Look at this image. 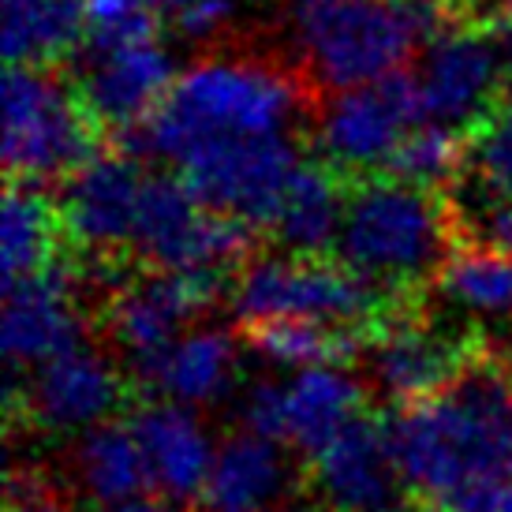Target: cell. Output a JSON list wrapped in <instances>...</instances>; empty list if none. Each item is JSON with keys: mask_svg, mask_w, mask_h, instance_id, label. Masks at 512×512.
<instances>
[{"mask_svg": "<svg viewBox=\"0 0 512 512\" xmlns=\"http://www.w3.org/2000/svg\"><path fill=\"white\" fill-rule=\"evenodd\" d=\"M322 101L326 94L296 57L232 38L187 64L154 113L109 146L139 161L165 157L176 165L195 146L217 139H303L314 135Z\"/></svg>", "mask_w": 512, "mask_h": 512, "instance_id": "1", "label": "cell"}, {"mask_svg": "<svg viewBox=\"0 0 512 512\" xmlns=\"http://www.w3.org/2000/svg\"><path fill=\"white\" fill-rule=\"evenodd\" d=\"M389 441L404 486L430 509L464 490L512 479V378L475 356L438 397L400 408Z\"/></svg>", "mask_w": 512, "mask_h": 512, "instance_id": "2", "label": "cell"}, {"mask_svg": "<svg viewBox=\"0 0 512 512\" xmlns=\"http://www.w3.org/2000/svg\"><path fill=\"white\" fill-rule=\"evenodd\" d=\"M460 243L464 236L445 191L400 184L382 172L348 187L337 258L389 296L412 303L427 285H438Z\"/></svg>", "mask_w": 512, "mask_h": 512, "instance_id": "3", "label": "cell"}, {"mask_svg": "<svg viewBox=\"0 0 512 512\" xmlns=\"http://www.w3.org/2000/svg\"><path fill=\"white\" fill-rule=\"evenodd\" d=\"M109 150V135L86 109L75 79L49 68L4 75V172L12 184L60 187Z\"/></svg>", "mask_w": 512, "mask_h": 512, "instance_id": "4", "label": "cell"}, {"mask_svg": "<svg viewBox=\"0 0 512 512\" xmlns=\"http://www.w3.org/2000/svg\"><path fill=\"white\" fill-rule=\"evenodd\" d=\"M288 23L296 30V60L322 94L404 72L423 45L404 0H318Z\"/></svg>", "mask_w": 512, "mask_h": 512, "instance_id": "5", "label": "cell"}, {"mask_svg": "<svg viewBox=\"0 0 512 512\" xmlns=\"http://www.w3.org/2000/svg\"><path fill=\"white\" fill-rule=\"evenodd\" d=\"M232 307L243 322L258 318H314L333 326H385L389 318L412 311L397 299L348 270L333 255H255L236 270Z\"/></svg>", "mask_w": 512, "mask_h": 512, "instance_id": "6", "label": "cell"}, {"mask_svg": "<svg viewBox=\"0 0 512 512\" xmlns=\"http://www.w3.org/2000/svg\"><path fill=\"white\" fill-rule=\"evenodd\" d=\"M258 228L221 210H210L195 191L169 172L146 176L135 258L146 270H243L255 258Z\"/></svg>", "mask_w": 512, "mask_h": 512, "instance_id": "7", "label": "cell"}, {"mask_svg": "<svg viewBox=\"0 0 512 512\" xmlns=\"http://www.w3.org/2000/svg\"><path fill=\"white\" fill-rule=\"evenodd\" d=\"M143 187L146 176L139 157L116 146H109L57 187L64 240L75 251L72 266L79 277H105L113 285H124L120 266L128 262V255L135 258Z\"/></svg>", "mask_w": 512, "mask_h": 512, "instance_id": "8", "label": "cell"}, {"mask_svg": "<svg viewBox=\"0 0 512 512\" xmlns=\"http://www.w3.org/2000/svg\"><path fill=\"white\" fill-rule=\"evenodd\" d=\"M427 124L415 72H393L367 86L329 94L314 120L318 157L348 180L378 176L400 139Z\"/></svg>", "mask_w": 512, "mask_h": 512, "instance_id": "9", "label": "cell"}, {"mask_svg": "<svg viewBox=\"0 0 512 512\" xmlns=\"http://www.w3.org/2000/svg\"><path fill=\"white\" fill-rule=\"evenodd\" d=\"M299 161V139L292 135L217 139L180 157L176 176L195 191L202 206L240 217L258 232H270Z\"/></svg>", "mask_w": 512, "mask_h": 512, "instance_id": "10", "label": "cell"}, {"mask_svg": "<svg viewBox=\"0 0 512 512\" xmlns=\"http://www.w3.org/2000/svg\"><path fill=\"white\" fill-rule=\"evenodd\" d=\"M221 296L225 273L217 270H143L109 292L101 322L131 363H139L176 341V329L202 318Z\"/></svg>", "mask_w": 512, "mask_h": 512, "instance_id": "11", "label": "cell"}, {"mask_svg": "<svg viewBox=\"0 0 512 512\" xmlns=\"http://www.w3.org/2000/svg\"><path fill=\"white\" fill-rule=\"evenodd\" d=\"M415 79L430 124L460 135H471L505 98L498 45L479 23H456L430 42Z\"/></svg>", "mask_w": 512, "mask_h": 512, "instance_id": "12", "label": "cell"}, {"mask_svg": "<svg viewBox=\"0 0 512 512\" xmlns=\"http://www.w3.org/2000/svg\"><path fill=\"white\" fill-rule=\"evenodd\" d=\"M124 400L128 382L120 367L90 344L38 367L27 385H19L15 370L8 374V415L15 419L19 408H27V419L45 430H90L109 423Z\"/></svg>", "mask_w": 512, "mask_h": 512, "instance_id": "13", "label": "cell"}, {"mask_svg": "<svg viewBox=\"0 0 512 512\" xmlns=\"http://www.w3.org/2000/svg\"><path fill=\"white\" fill-rule=\"evenodd\" d=\"M311 479L329 512H400L404 479L393 460L389 423L359 415L311 456Z\"/></svg>", "mask_w": 512, "mask_h": 512, "instance_id": "14", "label": "cell"}, {"mask_svg": "<svg viewBox=\"0 0 512 512\" xmlns=\"http://www.w3.org/2000/svg\"><path fill=\"white\" fill-rule=\"evenodd\" d=\"M370 378L400 408L438 397L471 367L475 344L453 341L441 329L419 322L412 311L389 318L367 348Z\"/></svg>", "mask_w": 512, "mask_h": 512, "instance_id": "15", "label": "cell"}, {"mask_svg": "<svg viewBox=\"0 0 512 512\" xmlns=\"http://www.w3.org/2000/svg\"><path fill=\"white\" fill-rule=\"evenodd\" d=\"M75 266L57 262L53 270L4 288V352L8 367H45L83 344V314Z\"/></svg>", "mask_w": 512, "mask_h": 512, "instance_id": "16", "label": "cell"}, {"mask_svg": "<svg viewBox=\"0 0 512 512\" xmlns=\"http://www.w3.org/2000/svg\"><path fill=\"white\" fill-rule=\"evenodd\" d=\"M172 83H176L172 60L161 42L128 45L113 53H86L83 72L75 75L86 109L105 128L109 143L124 131L139 128L165 101Z\"/></svg>", "mask_w": 512, "mask_h": 512, "instance_id": "17", "label": "cell"}, {"mask_svg": "<svg viewBox=\"0 0 512 512\" xmlns=\"http://www.w3.org/2000/svg\"><path fill=\"white\" fill-rule=\"evenodd\" d=\"M139 385L172 404H214L236 382V341L225 329H191L180 333L154 356L131 363Z\"/></svg>", "mask_w": 512, "mask_h": 512, "instance_id": "18", "label": "cell"}, {"mask_svg": "<svg viewBox=\"0 0 512 512\" xmlns=\"http://www.w3.org/2000/svg\"><path fill=\"white\" fill-rule=\"evenodd\" d=\"M131 427L143 441L154 490H161L169 501L202 498L217 449L195 412L172 400H154L150 408H139Z\"/></svg>", "mask_w": 512, "mask_h": 512, "instance_id": "19", "label": "cell"}, {"mask_svg": "<svg viewBox=\"0 0 512 512\" xmlns=\"http://www.w3.org/2000/svg\"><path fill=\"white\" fill-rule=\"evenodd\" d=\"M288 468L281 445L270 438H258L251 430L232 434L217 449L206 490L199 498L202 512H277L288 505Z\"/></svg>", "mask_w": 512, "mask_h": 512, "instance_id": "20", "label": "cell"}, {"mask_svg": "<svg viewBox=\"0 0 512 512\" xmlns=\"http://www.w3.org/2000/svg\"><path fill=\"white\" fill-rule=\"evenodd\" d=\"M352 180L326 165L322 157H303L285 187V199L273 221V240L288 255H329L337 247L348 210Z\"/></svg>", "mask_w": 512, "mask_h": 512, "instance_id": "21", "label": "cell"}, {"mask_svg": "<svg viewBox=\"0 0 512 512\" xmlns=\"http://www.w3.org/2000/svg\"><path fill=\"white\" fill-rule=\"evenodd\" d=\"M72 471L86 498L105 509L139 501L154 490L143 441L131 423H98L83 430L72 449Z\"/></svg>", "mask_w": 512, "mask_h": 512, "instance_id": "22", "label": "cell"}, {"mask_svg": "<svg viewBox=\"0 0 512 512\" xmlns=\"http://www.w3.org/2000/svg\"><path fill=\"white\" fill-rule=\"evenodd\" d=\"M64 217L49 187L12 184L4 191V221H0V270L4 288L53 270L64 247Z\"/></svg>", "mask_w": 512, "mask_h": 512, "instance_id": "23", "label": "cell"}, {"mask_svg": "<svg viewBox=\"0 0 512 512\" xmlns=\"http://www.w3.org/2000/svg\"><path fill=\"white\" fill-rule=\"evenodd\" d=\"M285 389V441L314 456L363 415V385L337 367H307Z\"/></svg>", "mask_w": 512, "mask_h": 512, "instance_id": "24", "label": "cell"}, {"mask_svg": "<svg viewBox=\"0 0 512 512\" xmlns=\"http://www.w3.org/2000/svg\"><path fill=\"white\" fill-rule=\"evenodd\" d=\"M86 0H4L8 68H49L83 53Z\"/></svg>", "mask_w": 512, "mask_h": 512, "instance_id": "25", "label": "cell"}, {"mask_svg": "<svg viewBox=\"0 0 512 512\" xmlns=\"http://www.w3.org/2000/svg\"><path fill=\"white\" fill-rule=\"evenodd\" d=\"M382 326H333L314 318H258L243 322V341L281 367H337L363 356Z\"/></svg>", "mask_w": 512, "mask_h": 512, "instance_id": "26", "label": "cell"}, {"mask_svg": "<svg viewBox=\"0 0 512 512\" xmlns=\"http://www.w3.org/2000/svg\"><path fill=\"white\" fill-rule=\"evenodd\" d=\"M464 172H468V135L427 120L400 139L393 157L385 161L382 176L427 187V191H449Z\"/></svg>", "mask_w": 512, "mask_h": 512, "instance_id": "27", "label": "cell"}, {"mask_svg": "<svg viewBox=\"0 0 512 512\" xmlns=\"http://www.w3.org/2000/svg\"><path fill=\"white\" fill-rule=\"evenodd\" d=\"M438 288L471 311H512V251L490 243H460L441 270Z\"/></svg>", "mask_w": 512, "mask_h": 512, "instance_id": "28", "label": "cell"}, {"mask_svg": "<svg viewBox=\"0 0 512 512\" xmlns=\"http://www.w3.org/2000/svg\"><path fill=\"white\" fill-rule=\"evenodd\" d=\"M157 42V8L150 0H86L83 53H113Z\"/></svg>", "mask_w": 512, "mask_h": 512, "instance_id": "29", "label": "cell"}, {"mask_svg": "<svg viewBox=\"0 0 512 512\" xmlns=\"http://www.w3.org/2000/svg\"><path fill=\"white\" fill-rule=\"evenodd\" d=\"M468 169L501 199H512V98H501L468 135Z\"/></svg>", "mask_w": 512, "mask_h": 512, "instance_id": "30", "label": "cell"}, {"mask_svg": "<svg viewBox=\"0 0 512 512\" xmlns=\"http://www.w3.org/2000/svg\"><path fill=\"white\" fill-rule=\"evenodd\" d=\"M236 19H240V0H191L172 15L176 34L195 45H206V49L232 42Z\"/></svg>", "mask_w": 512, "mask_h": 512, "instance_id": "31", "label": "cell"}, {"mask_svg": "<svg viewBox=\"0 0 512 512\" xmlns=\"http://www.w3.org/2000/svg\"><path fill=\"white\" fill-rule=\"evenodd\" d=\"M247 430L258 434V438L270 441H285V389L281 382H258L251 393H247Z\"/></svg>", "mask_w": 512, "mask_h": 512, "instance_id": "32", "label": "cell"}, {"mask_svg": "<svg viewBox=\"0 0 512 512\" xmlns=\"http://www.w3.org/2000/svg\"><path fill=\"white\" fill-rule=\"evenodd\" d=\"M8 512H68L57 501V494H49L42 483H27V479H12V498H8Z\"/></svg>", "mask_w": 512, "mask_h": 512, "instance_id": "33", "label": "cell"}, {"mask_svg": "<svg viewBox=\"0 0 512 512\" xmlns=\"http://www.w3.org/2000/svg\"><path fill=\"white\" fill-rule=\"evenodd\" d=\"M479 27H486V34L498 45L501 75H505V98H512V12L498 15V19H490V23H479Z\"/></svg>", "mask_w": 512, "mask_h": 512, "instance_id": "34", "label": "cell"}, {"mask_svg": "<svg viewBox=\"0 0 512 512\" xmlns=\"http://www.w3.org/2000/svg\"><path fill=\"white\" fill-rule=\"evenodd\" d=\"M109 512H184L169 505V501H157V498H139V501H128V505H116Z\"/></svg>", "mask_w": 512, "mask_h": 512, "instance_id": "35", "label": "cell"}, {"mask_svg": "<svg viewBox=\"0 0 512 512\" xmlns=\"http://www.w3.org/2000/svg\"><path fill=\"white\" fill-rule=\"evenodd\" d=\"M277 4H281V12H285L288 19H292V15H299V12H307V8H314L318 0H277Z\"/></svg>", "mask_w": 512, "mask_h": 512, "instance_id": "36", "label": "cell"}, {"mask_svg": "<svg viewBox=\"0 0 512 512\" xmlns=\"http://www.w3.org/2000/svg\"><path fill=\"white\" fill-rule=\"evenodd\" d=\"M150 4H154L157 12H169V15H176V12H180V8H184V4H191V0H150Z\"/></svg>", "mask_w": 512, "mask_h": 512, "instance_id": "37", "label": "cell"}, {"mask_svg": "<svg viewBox=\"0 0 512 512\" xmlns=\"http://www.w3.org/2000/svg\"><path fill=\"white\" fill-rule=\"evenodd\" d=\"M277 512H318V509H311V505H299V501H288V505H281Z\"/></svg>", "mask_w": 512, "mask_h": 512, "instance_id": "38", "label": "cell"}]
</instances>
